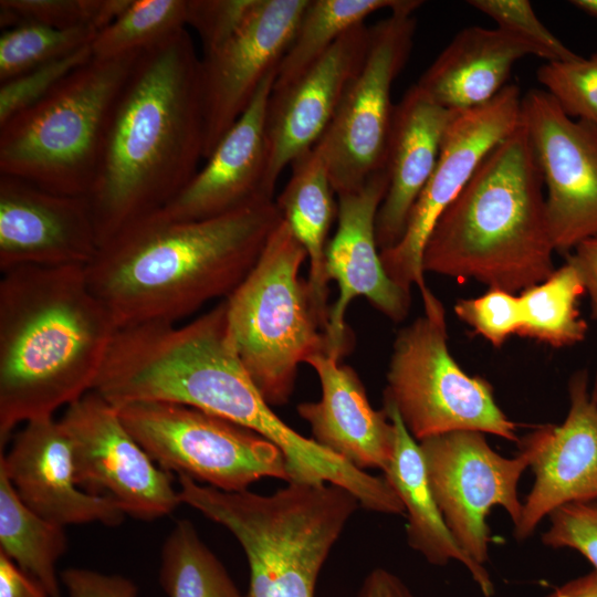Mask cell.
<instances>
[{"instance_id": "obj_20", "label": "cell", "mask_w": 597, "mask_h": 597, "mask_svg": "<svg viewBox=\"0 0 597 597\" xmlns=\"http://www.w3.org/2000/svg\"><path fill=\"white\" fill-rule=\"evenodd\" d=\"M568 395L565 420L530 433L536 446L530 465L535 479L514 526L519 541L532 535L557 507L597 500V402L589 391L586 370L570 378Z\"/></svg>"}, {"instance_id": "obj_26", "label": "cell", "mask_w": 597, "mask_h": 597, "mask_svg": "<svg viewBox=\"0 0 597 597\" xmlns=\"http://www.w3.org/2000/svg\"><path fill=\"white\" fill-rule=\"evenodd\" d=\"M291 177L275 200L282 219L302 244L310 263L308 284L318 305L329 314L326 249L338 205L326 160L316 144L291 163Z\"/></svg>"}, {"instance_id": "obj_18", "label": "cell", "mask_w": 597, "mask_h": 597, "mask_svg": "<svg viewBox=\"0 0 597 597\" xmlns=\"http://www.w3.org/2000/svg\"><path fill=\"white\" fill-rule=\"evenodd\" d=\"M369 27L360 23L342 35L291 84L273 90L266 115L269 164L266 185L313 148L327 129L341 98L365 60Z\"/></svg>"}, {"instance_id": "obj_17", "label": "cell", "mask_w": 597, "mask_h": 597, "mask_svg": "<svg viewBox=\"0 0 597 597\" xmlns=\"http://www.w3.org/2000/svg\"><path fill=\"white\" fill-rule=\"evenodd\" d=\"M87 197L0 175V271L87 266L98 252Z\"/></svg>"}, {"instance_id": "obj_1", "label": "cell", "mask_w": 597, "mask_h": 597, "mask_svg": "<svg viewBox=\"0 0 597 597\" xmlns=\"http://www.w3.org/2000/svg\"><path fill=\"white\" fill-rule=\"evenodd\" d=\"M93 390L115 407L164 401L223 418L273 442L284 454L290 482L336 484L366 510L404 513L384 476L347 463L272 410L235 350L226 298L179 327L148 323L117 331Z\"/></svg>"}, {"instance_id": "obj_35", "label": "cell", "mask_w": 597, "mask_h": 597, "mask_svg": "<svg viewBox=\"0 0 597 597\" xmlns=\"http://www.w3.org/2000/svg\"><path fill=\"white\" fill-rule=\"evenodd\" d=\"M468 4L494 20L499 29L530 44L536 56L547 62L579 56L540 21L527 0H470Z\"/></svg>"}, {"instance_id": "obj_14", "label": "cell", "mask_w": 597, "mask_h": 597, "mask_svg": "<svg viewBox=\"0 0 597 597\" xmlns=\"http://www.w3.org/2000/svg\"><path fill=\"white\" fill-rule=\"evenodd\" d=\"M521 121L542 175L554 249L568 254L597 237V126L569 117L536 88L522 97Z\"/></svg>"}, {"instance_id": "obj_42", "label": "cell", "mask_w": 597, "mask_h": 597, "mask_svg": "<svg viewBox=\"0 0 597 597\" xmlns=\"http://www.w3.org/2000/svg\"><path fill=\"white\" fill-rule=\"evenodd\" d=\"M566 260L577 269L589 298L590 316L597 320V237L578 244Z\"/></svg>"}, {"instance_id": "obj_7", "label": "cell", "mask_w": 597, "mask_h": 597, "mask_svg": "<svg viewBox=\"0 0 597 597\" xmlns=\"http://www.w3.org/2000/svg\"><path fill=\"white\" fill-rule=\"evenodd\" d=\"M306 251L282 221L251 272L226 298L231 339L241 363L271 407L290 400L298 366L328 354L329 314L300 270Z\"/></svg>"}, {"instance_id": "obj_10", "label": "cell", "mask_w": 597, "mask_h": 597, "mask_svg": "<svg viewBox=\"0 0 597 597\" xmlns=\"http://www.w3.org/2000/svg\"><path fill=\"white\" fill-rule=\"evenodd\" d=\"M416 10L390 12L369 27L362 67L317 142L336 196L359 190L373 175L385 169L395 108L390 92L412 50Z\"/></svg>"}, {"instance_id": "obj_24", "label": "cell", "mask_w": 597, "mask_h": 597, "mask_svg": "<svg viewBox=\"0 0 597 597\" xmlns=\"http://www.w3.org/2000/svg\"><path fill=\"white\" fill-rule=\"evenodd\" d=\"M527 55H536L530 44L499 28H465L417 85L449 111H470L492 101L506 86L513 65Z\"/></svg>"}, {"instance_id": "obj_31", "label": "cell", "mask_w": 597, "mask_h": 597, "mask_svg": "<svg viewBox=\"0 0 597 597\" xmlns=\"http://www.w3.org/2000/svg\"><path fill=\"white\" fill-rule=\"evenodd\" d=\"M187 25L186 0H133L91 43L93 57L143 51Z\"/></svg>"}, {"instance_id": "obj_43", "label": "cell", "mask_w": 597, "mask_h": 597, "mask_svg": "<svg viewBox=\"0 0 597 597\" xmlns=\"http://www.w3.org/2000/svg\"><path fill=\"white\" fill-rule=\"evenodd\" d=\"M355 597H415L408 586L394 573L378 567L363 580Z\"/></svg>"}, {"instance_id": "obj_39", "label": "cell", "mask_w": 597, "mask_h": 597, "mask_svg": "<svg viewBox=\"0 0 597 597\" xmlns=\"http://www.w3.org/2000/svg\"><path fill=\"white\" fill-rule=\"evenodd\" d=\"M259 0H188L187 24L200 36L203 53L231 38L248 20Z\"/></svg>"}, {"instance_id": "obj_19", "label": "cell", "mask_w": 597, "mask_h": 597, "mask_svg": "<svg viewBox=\"0 0 597 597\" xmlns=\"http://www.w3.org/2000/svg\"><path fill=\"white\" fill-rule=\"evenodd\" d=\"M276 72L265 77L249 107L219 142L206 165L154 214L174 221H193L274 201V193L266 185V115Z\"/></svg>"}, {"instance_id": "obj_11", "label": "cell", "mask_w": 597, "mask_h": 597, "mask_svg": "<svg viewBox=\"0 0 597 597\" xmlns=\"http://www.w3.org/2000/svg\"><path fill=\"white\" fill-rule=\"evenodd\" d=\"M520 452L505 458L488 443L484 433L457 430L419 441L427 478L442 516L462 551L484 566L491 543L488 515L501 506L517 525L523 503L517 484L531 465L536 446L528 433Z\"/></svg>"}, {"instance_id": "obj_3", "label": "cell", "mask_w": 597, "mask_h": 597, "mask_svg": "<svg viewBox=\"0 0 597 597\" xmlns=\"http://www.w3.org/2000/svg\"><path fill=\"white\" fill-rule=\"evenodd\" d=\"M282 221L274 201L193 221L148 216L100 247L85 268L117 329L172 323L242 283Z\"/></svg>"}, {"instance_id": "obj_27", "label": "cell", "mask_w": 597, "mask_h": 597, "mask_svg": "<svg viewBox=\"0 0 597 597\" xmlns=\"http://www.w3.org/2000/svg\"><path fill=\"white\" fill-rule=\"evenodd\" d=\"M66 549L64 526L29 509L0 470V552L40 583L50 597H61L55 564Z\"/></svg>"}, {"instance_id": "obj_12", "label": "cell", "mask_w": 597, "mask_h": 597, "mask_svg": "<svg viewBox=\"0 0 597 597\" xmlns=\"http://www.w3.org/2000/svg\"><path fill=\"white\" fill-rule=\"evenodd\" d=\"M522 95L515 84L483 106L458 113L443 137L436 167L410 212L405 233L381 251L387 275L406 291L416 285L422 301L433 293L425 282L427 240L446 209L468 185L486 155L521 123Z\"/></svg>"}, {"instance_id": "obj_9", "label": "cell", "mask_w": 597, "mask_h": 597, "mask_svg": "<svg viewBox=\"0 0 597 597\" xmlns=\"http://www.w3.org/2000/svg\"><path fill=\"white\" fill-rule=\"evenodd\" d=\"M116 409L136 441L169 473L227 492L248 490L263 478L290 482L283 452L248 428L179 404L134 401Z\"/></svg>"}, {"instance_id": "obj_46", "label": "cell", "mask_w": 597, "mask_h": 597, "mask_svg": "<svg viewBox=\"0 0 597 597\" xmlns=\"http://www.w3.org/2000/svg\"><path fill=\"white\" fill-rule=\"evenodd\" d=\"M593 392H594L595 400H596V402H597V387H596V389H595Z\"/></svg>"}, {"instance_id": "obj_34", "label": "cell", "mask_w": 597, "mask_h": 597, "mask_svg": "<svg viewBox=\"0 0 597 597\" xmlns=\"http://www.w3.org/2000/svg\"><path fill=\"white\" fill-rule=\"evenodd\" d=\"M537 80L565 114L597 126V52L546 62L537 70Z\"/></svg>"}, {"instance_id": "obj_16", "label": "cell", "mask_w": 597, "mask_h": 597, "mask_svg": "<svg viewBox=\"0 0 597 597\" xmlns=\"http://www.w3.org/2000/svg\"><path fill=\"white\" fill-rule=\"evenodd\" d=\"M388 188L386 170L373 175L357 191L337 195V228L328 241L325 270L338 286L329 310L327 341L329 353L338 359L352 350L354 335L345 321L349 304L365 297L392 322L404 321L411 294L385 272L376 240V217Z\"/></svg>"}, {"instance_id": "obj_33", "label": "cell", "mask_w": 597, "mask_h": 597, "mask_svg": "<svg viewBox=\"0 0 597 597\" xmlns=\"http://www.w3.org/2000/svg\"><path fill=\"white\" fill-rule=\"evenodd\" d=\"M116 17L112 0H1L0 22L6 29L34 22L56 29L91 27L102 31Z\"/></svg>"}, {"instance_id": "obj_8", "label": "cell", "mask_w": 597, "mask_h": 597, "mask_svg": "<svg viewBox=\"0 0 597 597\" xmlns=\"http://www.w3.org/2000/svg\"><path fill=\"white\" fill-rule=\"evenodd\" d=\"M423 308L394 341L384 398L418 442L457 430L519 442L516 423L496 404L490 383L468 375L452 357L441 302Z\"/></svg>"}, {"instance_id": "obj_29", "label": "cell", "mask_w": 597, "mask_h": 597, "mask_svg": "<svg viewBox=\"0 0 597 597\" xmlns=\"http://www.w3.org/2000/svg\"><path fill=\"white\" fill-rule=\"evenodd\" d=\"M585 293L577 269L566 260L547 279L519 295L522 312L519 335L553 347L583 342L588 326L580 317L578 301Z\"/></svg>"}, {"instance_id": "obj_30", "label": "cell", "mask_w": 597, "mask_h": 597, "mask_svg": "<svg viewBox=\"0 0 597 597\" xmlns=\"http://www.w3.org/2000/svg\"><path fill=\"white\" fill-rule=\"evenodd\" d=\"M159 580L168 597H244L188 520L165 540Z\"/></svg>"}, {"instance_id": "obj_15", "label": "cell", "mask_w": 597, "mask_h": 597, "mask_svg": "<svg viewBox=\"0 0 597 597\" xmlns=\"http://www.w3.org/2000/svg\"><path fill=\"white\" fill-rule=\"evenodd\" d=\"M308 0H259L245 23L203 53L200 77L207 159L277 70Z\"/></svg>"}, {"instance_id": "obj_45", "label": "cell", "mask_w": 597, "mask_h": 597, "mask_svg": "<svg viewBox=\"0 0 597 597\" xmlns=\"http://www.w3.org/2000/svg\"><path fill=\"white\" fill-rule=\"evenodd\" d=\"M570 3L580 11L597 18V0H574Z\"/></svg>"}, {"instance_id": "obj_40", "label": "cell", "mask_w": 597, "mask_h": 597, "mask_svg": "<svg viewBox=\"0 0 597 597\" xmlns=\"http://www.w3.org/2000/svg\"><path fill=\"white\" fill-rule=\"evenodd\" d=\"M61 579L69 597H137L135 583L121 575H107L86 568H69Z\"/></svg>"}, {"instance_id": "obj_38", "label": "cell", "mask_w": 597, "mask_h": 597, "mask_svg": "<svg viewBox=\"0 0 597 597\" xmlns=\"http://www.w3.org/2000/svg\"><path fill=\"white\" fill-rule=\"evenodd\" d=\"M548 517L551 524L542 535L543 543L577 551L597 572V500L562 505Z\"/></svg>"}, {"instance_id": "obj_32", "label": "cell", "mask_w": 597, "mask_h": 597, "mask_svg": "<svg viewBox=\"0 0 597 597\" xmlns=\"http://www.w3.org/2000/svg\"><path fill=\"white\" fill-rule=\"evenodd\" d=\"M97 31L91 27L56 29L22 22L0 36V83L90 45Z\"/></svg>"}, {"instance_id": "obj_28", "label": "cell", "mask_w": 597, "mask_h": 597, "mask_svg": "<svg viewBox=\"0 0 597 597\" xmlns=\"http://www.w3.org/2000/svg\"><path fill=\"white\" fill-rule=\"evenodd\" d=\"M418 0H308L276 72L273 90L300 77L342 35L376 11L418 9Z\"/></svg>"}, {"instance_id": "obj_25", "label": "cell", "mask_w": 597, "mask_h": 597, "mask_svg": "<svg viewBox=\"0 0 597 597\" xmlns=\"http://www.w3.org/2000/svg\"><path fill=\"white\" fill-rule=\"evenodd\" d=\"M383 409L396 432L394 455L383 472L404 505L408 544L432 565L461 563L482 595L492 597L495 588L488 569L462 551L442 516L428 482L419 442L409 433L395 406L385 398Z\"/></svg>"}, {"instance_id": "obj_22", "label": "cell", "mask_w": 597, "mask_h": 597, "mask_svg": "<svg viewBox=\"0 0 597 597\" xmlns=\"http://www.w3.org/2000/svg\"><path fill=\"white\" fill-rule=\"evenodd\" d=\"M308 364L321 383V399L301 402L298 416L311 427L313 440L355 468L380 469L390 462L395 427L384 409L375 410L353 367L318 354Z\"/></svg>"}, {"instance_id": "obj_44", "label": "cell", "mask_w": 597, "mask_h": 597, "mask_svg": "<svg viewBox=\"0 0 597 597\" xmlns=\"http://www.w3.org/2000/svg\"><path fill=\"white\" fill-rule=\"evenodd\" d=\"M545 597H597V572L568 580Z\"/></svg>"}, {"instance_id": "obj_4", "label": "cell", "mask_w": 597, "mask_h": 597, "mask_svg": "<svg viewBox=\"0 0 597 597\" xmlns=\"http://www.w3.org/2000/svg\"><path fill=\"white\" fill-rule=\"evenodd\" d=\"M86 266H23L0 280V443L93 390L117 327Z\"/></svg>"}, {"instance_id": "obj_2", "label": "cell", "mask_w": 597, "mask_h": 597, "mask_svg": "<svg viewBox=\"0 0 597 597\" xmlns=\"http://www.w3.org/2000/svg\"><path fill=\"white\" fill-rule=\"evenodd\" d=\"M200 59L184 28L142 51L87 196L98 245L168 205L202 159Z\"/></svg>"}, {"instance_id": "obj_37", "label": "cell", "mask_w": 597, "mask_h": 597, "mask_svg": "<svg viewBox=\"0 0 597 597\" xmlns=\"http://www.w3.org/2000/svg\"><path fill=\"white\" fill-rule=\"evenodd\" d=\"M454 313L495 347L519 334L522 327L519 295L501 289H489L480 296L458 300Z\"/></svg>"}, {"instance_id": "obj_13", "label": "cell", "mask_w": 597, "mask_h": 597, "mask_svg": "<svg viewBox=\"0 0 597 597\" xmlns=\"http://www.w3.org/2000/svg\"><path fill=\"white\" fill-rule=\"evenodd\" d=\"M72 448L74 479L86 493L114 501L125 514L155 520L181 504L171 473L156 464L94 390L66 406L60 419Z\"/></svg>"}, {"instance_id": "obj_41", "label": "cell", "mask_w": 597, "mask_h": 597, "mask_svg": "<svg viewBox=\"0 0 597 597\" xmlns=\"http://www.w3.org/2000/svg\"><path fill=\"white\" fill-rule=\"evenodd\" d=\"M0 597H50L45 588L0 552Z\"/></svg>"}, {"instance_id": "obj_36", "label": "cell", "mask_w": 597, "mask_h": 597, "mask_svg": "<svg viewBox=\"0 0 597 597\" xmlns=\"http://www.w3.org/2000/svg\"><path fill=\"white\" fill-rule=\"evenodd\" d=\"M93 57L91 44L0 83V125L34 105L71 72Z\"/></svg>"}, {"instance_id": "obj_21", "label": "cell", "mask_w": 597, "mask_h": 597, "mask_svg": "<svg viewBox=\"0 0 597 597\" xmlns=\"http://www.w3.org/2000/svg\"><path fill=\"white\" fill-rule=\"evenodd\" d=\"M0 470L21 501L46 521L62 526L94 522L115 526L124 520L114 501L77 486L69 436L53 417L25 422L8 453H1Z\"/></svg>"}, {"instance_id": "obj_5", "label": "cell", "mask_w": 597, "mask_h": 597, "mask_svg": "<svg viewBox=\"0 0 597 597\" xmlns=\"http://www.w3.org/2000/svg\"><path fill=\"white\" fill-rule=\"evenodd\" d=\"M554 252L542 175L521 121L434 224L423 271L515 294L555 271Z\"/></svg>"}, {"instance_id": "obj_23", "label": "cell", "mask_w": 597, "mask_h": 597, "mask_svg": "<svg viewBox=\"0 0 597 597\" xmlns=\"http://www.w3.org/2000/svg\"><path fill=\"white\" fill-rule=\"evenodd\" d=\"M458 113L411 85L395 105L385 170L388 188L376 217L379 251L396 245L421 190L429 180L446 132Z\"/></svg>"}, {"instance_id": "obj_6", "label": "cell", "mask_w": 597, "mask_h": 597, "mask_svg": "<svg viewBox=\"0 0 597 597\" xmlns=\"http://www.w3.org/2000/svg\"><path fill=\"white\" fill-rule=\"evenodd\" d=\"M140 53L92 57L0 125V175L87 197L115 106Z\"/></svg>"}]
</instances>
